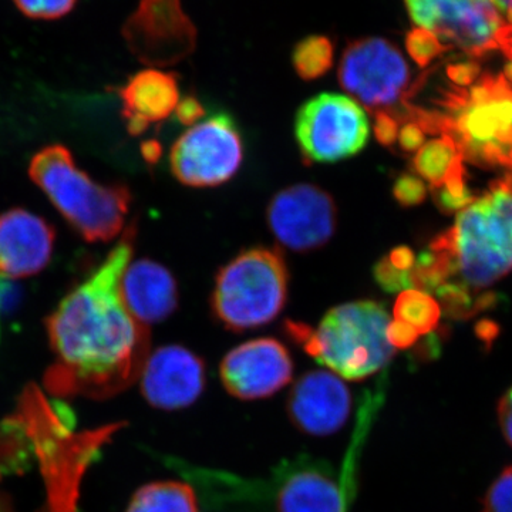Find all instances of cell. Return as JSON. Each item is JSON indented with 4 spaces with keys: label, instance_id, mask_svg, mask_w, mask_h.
Wrapping results in <instances>:
<instances>
[{
    "label": "cell",
    "instance_id": "1",
    "mask_svg": "<svg viewBox=\"0 0 512 512\" xmlns=\"http://www.w3.org/2000/svg\"><path fill=\"white\" fill-rule=\"evenodd\" d=\"M134 239L133 224L103 264L67 293L46 319L47 336L57 356L46 380L56 393L109 397L141 375L150 333L127 311L120 293Z\"/></svg>",
    "mask_w": 512,
    "mask_h": 512
},
{
    "label": "cell",
    "instance_id": "2",
    "mask_svg": "<svg viewBox=\"0 0 512 512\" xmlns=\"http://www.w3.org/2000/svg\"><path fill=\"white\" fill-rule=\"evenodd\" d=\"M439 110L407 103L404 121H414L424 133L448 136L464 161L483 168L508 167L512 151V87L503 74L484 73L470 89L444 87L436 100Z\"/></svg>",
    "mask_w": 512,
    "mask_h": 512
},
{
    "label": "cell",
    "instance_id": "3",
    "mask_svg": "<svg viewBox=\"0 0 512 512\" xmlns=\"http://www.w3.org/2000/svg\"><path fill=\"white\" fill-rule=\"evenodd\" d=\"M389 313L382 303L356 301L330 309L318 329L286 320L285 330L308 355L348 380H365L389 365Z\"/></svg>",
    "mask_w": 512,
    "mask_h": 512
},
{
    "label": "cell",
    "instance_id": "4",
    "mask_svg": "<svg viewBox=\"0 0 512 512\" xmlns=\"http://www.w3.org/2000/svg\"><path fill=\"white\" fill-rule=\"evenodd\" d=\"M29 175L84 241L109 242L123 231L130 190L96 183L77 167L69 148L52 144L37 151Z\"/></svg>",
    "mask_w": 512,
    "mask_h": 512
},
{
    "label": "cell",
    "instance_id": "5",
    "mask_svg": "<svg viewBox=\"0 0 512 512\" xmlns=\"http://www.w3.org/2000/svg\"><path fill=\"white\" fill-rule=\"evenodd\" d=\"M430 249L456 258L458 274L471 289L493 285L512 271V174L493 181L490 191L458 214L453 228Z\"/></svg>",
    "mask_w": 512,
    "mask_h": 512
},
{
    "label": "cell",
    "instance_id": "6",
    "mask_svg": "<svg viewBox=\"0 0 512 512\" xmlns=\"http://www.w3.org/2000/svg\"><path fill=\"white\" fill-rule=\"evenodd\" d=\"M289 274L276 249L251 248L218 272L211 296L214 315L232 332L274 320L288 299Z\"/></svg>",
    "mask_w": 512,
    "mask_h": 512
},
{
    "label": "cell",
    "instance_id": "7",
    "mask_svg": "<svg viewBox=\"0 0 512 512\" xmlns=\"http://www.w3.org/2000/svg\"><path fill=\"white\" fill-rule=\"evenodd\" d=\"M410 18L430 30L443 45L463 50L468 59H484L500 50L510 56L512 28L491 0H404Z\"/></svg>",
    "mask_w": 512,
    "mask_h": 512
},
{
    "label": "cell",
    "instance_id": "8",
    "mask_svg": "<svg viewBox=\"0 0 512 512\" xmlns=\"http://www.w3.org/2000/svg\"><path fill=\"white\" fill-rule=\"evenodd\" d=\"M340 86L367 110L399 113L416 92L402 52L382 37H363L346 47L340 60Z\"/></svg>",
    "mask_w": 512,
    "mask_h": 512
},
{
    "label": "cell",
    "instance_id": "9",
    "mask_svg": "<svg viewBox=\"0 0 512 512\" xmlns=\"http://www.w3.org/2000/svg\"><path fill=\"white\" fill-rule=\"evenodd\" d=\"M296 141L308 164H328L356 156L369 141V119L357 101L322 93L296 113Z\"/></svg>",
    "mask_w": 512,
    "mask_h": 512
},
{
    "label": "cell",
    "instance_id": "10",
    "mask_svg": "<svg viewBox=\"0 0 512 512\" xmlns=\"http://www.w3.org/2000/svg\"><path fill=\"white\" fill-rule=\"evenodd\" d=\"M244 158L241 134L228 114H217L195 124L175 141L171 171L188 187H217L227 183Z\"/></svg>",
    "mask_w": 512,
    "mask_h": 512
},
{
    "label": "cell",
    "instance_id": "11",
    "mask_svg": "<svg viewBox=\"0 0 512 512\" xmlns=\"http://www.w3.org/2000/svg\"><path fill=\"white\" fill-rule=\"evenodd\" d=\"M266 221L275 238L295 252H311L328 244L338 225V210L328 191L296 184L269 202Z\"/></svg>",
    "mask_w": 512,
    "mask_h": 512
},
{
    "label": "cell",
    "instance_id": "12",
    "mask_svg": "<svg viewBox=\"0 0 512 512\" xmlns=\"http://www.w3.org/2000/svg\"><path fill=\"white\" fill-rule=\"evenodd\" d=\"M293 363L288 349L275 339H256L228 353L221 380L229 394L242 400L265 399L291 382Z\"/></svg>",
    "mask_w": 512,
    "mask_h": 512
},
{
    "label": "cell",
    "instance_id": "13",
    "mask_svg": "<svg viewBox=\"0 0 512 512\" xmlns=\"http://www.w3.org/2000/svg\"><path fill=\"white\" fill-rule=\"evenodd\" d=\"M204 387V362L183 346L157 349L141 370V392L157 409H184L200 397Z\"/></svg>",
    "mask_w": 512,
    "mask_h": 512
},
{
    "label": "cell",
    "instance_id": "14",
    "mask_svg": "<svg viewBox=\"0 0 512 512\" xmlns=\"http://www.w3.org/2000/svg\"><path fill=\"white\" fill-rule=\"evenodd\" d=\"M352 409L348 386L333 373L316 370L295 383L288 399L289 419L312 436H329L345 426Z\"/></svg>",
    "mask_w": 512,
    "mask_h": 512
},
{
    "label": "cell",
    "instance_id": "15",
    "mask_svg": "<svg viewBox=\"0 0 512 512\" xmlns=\"http://www.w3.org/2000/svg\"><path fill=\"white\" fill-rule=\"evenodd\" d=\"M55 229L32 212L13 208L0 215V276L28 278L42 272L52 258Z\"/></svg>",
    "mask_w": 512,
    "mask_h": 512
},
{
    "label": "cell",
    "instance_id": "16",
    "mask_svg": "<svg viewBox=\"0 0 512 512\" xmlns=\"http://www.w3.org/2000/svg\"><path fill=\"white\" fill-rule=\"evenodd\" d=\"M346 501L345 488L322 461L302 457L276 470L278 512H346Z\"/></svg>",
    "mask_w": 512,
    "mask_h": 512
},
{
    "label": "cell",
    "instance_id": "17",
    "mask_svg": "<svg viewBox=\"0 0 512 512\" xmlns=\"http://www.w3.org/2000/svg\"><path fill=\"white\" fill-rule=\"evenodd\" d=\"M120 293L127 311L144 326L163 322L178 306L173 274L150 259H140L127 266Z\"/></svg>",
    "mask_w": 512,
    "mask_h": 512
},
{
    "label": "cell",
    "instance_id": "18",
    "mask_svg": "<svg viewBox=\"0 0 512 512\" xmlns=\"http://www.w3.org/2000/svg\"><path fill=\"white\" fill-rule=\"evenodd\" d=\"M123 33L128 45L160 53L185 45L195 36V28L180 0H141Z\"/></svg>",
    "mask_w": 512,
    "mask_h": 512
},
{
    "label": "cell",
    "instance_id": "19",
    "mask_svg": "<svg viewBox=\"0 0 512 512\" xmlns=\"http://www.w3.org/2000/svg\"><path fill=\"white\" fill-rule=\"evenodd\" d=\"M124 120L130 136L146 133L151 123H158L170 116L178 103L177 80L174 74L147 69L138 72L120 90Z\"/></svg>",
    "mask_w": 512,
    "mask_h": 512
},
{
    "label": "cell",
    "instance_id": "20",
    "mask_svg": "<svg viewBox=\"0 0 512 512\" xmlns=\"http://www.w3.org/2000/svg\"><path fill=\"white\" fill-rule=\"evenodd\" d=\"M126 512H198L197 497L188 484L158 481L141 487Z\"/></svg>",
    "mask_w": 512,
    "mask_h": 512
},
{
    "label": "cell",
    "instance_id": "21",
    "mask_svg": "<svg viewBox=\"0 0 512 512\" xmlns=\"http://www.w3.org/2000/svg\"><path fill=\"white\" fill-rule=\"evenodd\" d=\"M393 313L396 320L412 326L420 335H429L439 326L441 308L429 293L407 289L397 296Z\"/></svg>",
    "mask_w": 512,
    "mask_h": 512
},
{
    "label": "cell",
    "instance_id": "22",
    "mask_svg": "<svg viewBox=\"0 0 512 512\" xmlns=\"http://www.w3.org/2000/svg\"><path fill=\"white\" fill-rule=\"evenodd\" d=\"M458 156H461L460 151L450 137L433 138L417 151L413 168L424 180L429 181L431 188H439Z\"/></svg>",
    "mask_w": 512,
    "mask_h": 512
},
{
    "label": "cell",
    "instance_id": "23",
    "mask_svg": "<svg viewBox=\"0 0 512 512\" xmlns=\"http://www.w3.org/2000/svg\"><path fill=\"white\" fill-rule=\"evenodd\" d=\"M292 63L298 76L306 82L325 76L333 66V45L329 37H305L293 49Z\"/></svg>",
    "mask_w": 512,
    "mask_h": 512
},
{
    "label": "cell",
    "instance_id": "24",
    "mask_svg": "<svg viewBox=\"0 0 512 512\" xmlns=\"http://www.w3.org/2000/svg\"><path fill=\"white\" fill-rule=\"evenodd\" d=\"M457 274L456 258L446 251L434 249L421 252L410 271L413 288L424 293L436 291L439 286L446 284L448 278Z\"/></svg>",
    "mask_w": 512,
    "mask_h": 512
},
{
    "label": "cell",
    "instance_id": "25",
    "mask_svg": "<svg viewBox=\"0 0 512 512\" xmlns=\"http://www.w3.org/2000/svg\"><path fill=\"white\" fill-rule=\"evenodd\" d=\"M437 296H439L441 305H443L444 312L447 318L456 320L473 319L476 315L474 311L473 295H471V288L461 282H446L436 289Z\"/></svg>",
    "mask_w": 512,
    "mask_h": 512
},
{
    "label": "cell",
    "instance_id": "26",
    "mask_svg": "<svg viewBox=\"0 0 512 512\" xmlns=\"http://www.w3.org/2000/svg\"><path fill=\"white\" fill-rule=\"evenodd\" d=\"M406 49L413 62L421 69H426L433 60L450 50V47L443 45L439 37L430 30L416 28L407 33Z\"/></svg>",
    "mask_w": 512,
    "mask_h": 512
},
{
    "label": "cell",
    "instance_id": "27",
    "mask_svg": "<svg viewBox=\"0 0 512 512\" xmlns=\"http://www.w3.org/2000/svg\"><path fill=\"white\" fill-rule=\"evenodd\" d=\"M30 19L55 20L72 12L77 0H13Z\"/></svg>",
    "mask_w": 512,
    "mask_h": 512
},
{
    "label": "cell",
    "instance_id": "28",
    "mask_svg": "<svg viewBox=\"0 0 512 512\" xmlns=\"http://www.w3.org/2000/svg\"><path fill=\"white\" fill-rule=\"evenodd\" d=\"M481 512H512V467L505 468L490 485Z\"/></svg>",
    "mask_w": 512,
    "mask_h": 512
},
{
    "label": "cell",
    "instance_id": "29",
    "mask_svg": "<svg viewBox=\"0 0 512 512\" xmlns=\"http://www.w3.org/2000/svg\"><path fill=\"white\" fill-rule=\"evenodd\" d=\"M373 276H375L377 285H379L384 292L397 293L413 288L410 272H402L394 268V266L390 264L387 256H384L379 262H376L375 268H373Z\"/></svg>",
    "mask_w": 512,
    "mask_h": 512
},
{
    "label": "cell",
    "instance_id": "30",
    "mask_svg": "<svg viewBox=\"0 0 512 512\" xmlns=\"http://www.w3.org/2000/svg\"><path fill=\"white\" fill-rule=\"evenodd\" d=\"M393 197L402 207H416L426 201L427 188L420 178L403 174L393 185Z\"/></svg>",
    "mask_w": 512,
    "mask_h": 512
},
{
    "label": "cell",
    "instance_id": "31",
    "mask_svg": "<svg viewBox=\"0 0 512 512\" xmlns=\"http://www.w3.org/2000/svg\"><path fill=\"white\" fill-rule=\"evenodd\" d=\"M481 67L477 60H458V62L450 63L446 67V74L448 80L454 86L466 89V87L473 86L480 77Z\"/></svg>",
    "mask_w": 512,
    "mask_h": 512
},
{
    "label": "cell",
    "instance_id": "32",
    "mask_svg": "<svg viewBox=\"0 0 512 512\" xmlns=\"http://www.w3.org/2000/svg\"><path fill=\"white\" fill-rule=\"evenodd\" d=\"M431 190H433V200L436 202L437 208L446 215L466 210L478 198L471 190L461 197H454L444 187L431 188Z\"/></svg>",
    "mask_w": 512,
    "mask_h": 512
},
{
    "label": "cell",
    "instance_id": "33",
    "mask_svg": "<svg viewBox=\"0 0 512 512\" xmlns=\"http://www.w3.org/2000/svg\"><path fill=\"white\" fill-rule=\"evenodd\" d=\"M420 333L407 323L394 320L386 330V338L394 349H409L416 345Z\"/></svg>",
    "mask_w": 512,
    "mask_h": 512
},
{
    "label": "cell",
    "instance_id": "34",
    "mask_svg": "<svg viewBox=\"0 0 512 512\" xmlns=\"http://www.w3.org/2000/svg\"><path fill=\"white\" fill-rule=\"evenodd\" d=\"M375 136L383 147H393L399 138V121L386 111L375 113Z\"/></svg>",
    "mask_w": 512,
    "mask_h": 512
},
{
    "label": "cell",
    "instance_id": "35",
    "mask_svg": "<svg viewBox=\"0 0 512 512\" xmlns=\"http://www.w3.org/2000/svg\"><path fill=\"white\" fill-rule=\"evenodd\" d=\"M426 133L414 121H406L399 133V146L406 153H416L424 146Z\"/></svg>",
    "mask_w": 512,
    "mask_h": 512
},
{
    "label": "cell",
    "instance_id": "36",
    "mask_svg": "<svg viewBox=\"0 0 512 512\" xmlns=\"http://www.w3.org/2000/svg\"><path fill=\"white\" fill-rule=\"evenodd\" d=\"M175 113H177V119L183 126H194L198 120L205 116V109L195 97L188 96L178 103Z\"/></svg>",
    "mask_w": 512,
    "mask_h": 512
},
{
    "label": "cell",
    "instance_id": "37",
    "mask_svg": "<svg viewBox=\"0 0 512 512\" xmlns=\"http://www.w3.org/2000/svg\"><path fill=\"white\" fill-rule=\"evenodd\" d=\"M443 342L444 332L429 333L427 338L424 339V342H421L420 345L416 346V350H414V357H416L419 362H421V360L430 362V360L436 359V357L440 356L441 348H443Z\"/></svg>",
    "mask_w": 512,
    "mask_h": 512
},
{
    "label": "cell",
    "instance_id": "38",
    "mask_svg": "<svg viewBox=\"0 0 512 512\" xmlns=\"http://www.w3.org/2000/svg\"><path fill=\"white\" fill-rule=\"evenodd\" d=\"M497 416L504 439L512 447V386L498 402Z\"/></svg>",
    "mask_w": 512,
    "mask_h": 512
},
{
    "label": "cell",
    "instance_id": "39",
    "mask_svg": "<svg viewBox=\"0 0 512 512\" xmlns=\"http://www.w3.org/2000/svg\"><path fill=\"white\" fill-rule=\"evenodd\" d=\"M476 336L481 343H484L485 349H491V345L495 342V339L500 336L501 328L497 322L491 319L478 320L476 326Z\"/></svg>",
    "mask_w": 512,
    "mask_h": 512
},
{
    "label": "cell",
    "instance_id": "40",
    "mask_svg": "<svg viewBox=\"0 0 512 512\" xmlns=\"http://www.w3.org/2000/svg\"><path fill=\"white\" fill-rule=\"evenodd\" d=\"M387 258H389L390 264L394 268L402 272L412 271L414 264H416V256L409 247L394 248Z\"/></svg>",
    "mask_w": 512,
    "mask_h": 512
},
{
    "label": "cell",
    "instance_id": "41",
    "mask_svg": "<svg viewBox=\"0 0 512 512\" xmlns=\"http://www.w3.org/2000/svg\"><path fill=\"white\" fill-rule=\"evenodd\" d=\"M161 153H163V148L157 140H147L141 144V154L148 164H156L160 160Z\"/></svg>",
    "mask_w": 512,
    "mask_h": 512
},
{
    "label": "cell",
    "instance_id": "42",
    "mask_svg": "<svg viewBox=\"0 0 512 512\" xmlns=\"http://www.w3.org/2000/svg\"><path fill=\"white\" fill-rule=\"evenodd\" d=\"M491 2L501 13L507 25L512 28V0H491Z\"/></svg>",
    "mask_w": 512,
    "mask_h": 512
},
{
    "label": "cell",
    "instance_id": "43",
    "mask_svg": "<svg viewBox=\"0 0 512 512\" xmlns=\"http://www.w3.org/2000/svg\"><path fill=\"white\" fill-rule=\"evenodd\" d=\"M503 76L508 83L512 84V60H508L507 64H505Z\"/></svg>",
    "mask_w": 512,
    "mask_h": 512
},
{
    "label": "cell",
    "instance_id": "44",
    "mask_svg": "<svg viewBox=\"0 0 512 512\" xmlns=\"http://www.w3.org/2000/svg\"><path fill=\"white\" fill-rule=\"evenodd\" d=\"M508 168H512V151L510 153V156H508Z\"/></svg>",
    "mask_w": 512,
    "mask_h": 512
},
{
    "label": "cell",
    "instance_id": "45",
    "mask_svg": "<svg viewBox=\"0 0 512 512\" xmlns=\"http://www.w3.org/2000/svg\"><path fill=\"white\" fill-rule=\"evenodd\" d=\"M5 318V315H3V312L0 311V323H2V319Z\"/></svg>",
    "mask_w": 512,
    "mask_h": 512
}]
</instances>
